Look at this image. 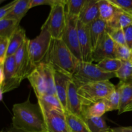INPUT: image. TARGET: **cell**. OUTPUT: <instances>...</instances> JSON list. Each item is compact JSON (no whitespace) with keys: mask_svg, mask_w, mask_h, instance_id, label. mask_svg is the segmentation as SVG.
Wrapping results in <instances>:
<instances>
[{"mask_svg":"<svg viewBox=\"0 0 132 132\" xmlns=\"http://www.w3.org/2000/svg\"><path fill=\"white\" fill-rule=\"evenodd\" d=\"M106 106L107 112L118 110L120 106V93L116 86V88L103 99Z\"/></svg>","mask_w":132,"mask_h":132,"instance_id":"30","label":"cell"},{"mask_svg":"<svg viewBox=\"0 0 132 132\" xmlns=\"http://www.w3.org/2000/svg\"><path fill=\"white\" fill-rule=\"evenodd\" d=\"M107 112L106 106L101 100L88 106H82V118L84 120L92 117H101Z\"/></svg>","mask_w":132,"mask_h":132,"instance_id":"21","label":"cell"},{"mask_svg":"<svg viewBox=\"0 0 132 132\" xmlns=\"http://www.w3.org/2000/svg\"><path fill=\"white\" fill-rule=\"evenodd\" d=\"M29 81L37 99L47 94V88L41 63L28 76Z\"/></svg>","mask_w":132,"mask_h":132,"instance_id":"14","label":"cell"},{"mask_svg":"<svg viewBox=\"0 0 132 132\" xmlns=\"http://www.w3.org/2000/svg\"><path fill=\"white\" fill-rule=\"evenodd\" d=\"M30 9V0H17L13 9L5 18L20 22Z\"/></svg>","mask_w":132,"mask_h":132,"instance_id":"22","label":"cell"},{"mask_svg":"<svg viewBox=\"0 0 132 132\" xmlns=\"http://www.w3.org/2000/svg\"><path fill=\"white\" fill-rule=\"evenodd\" d=\"M116 88L110 81H98L81 86L77 93L82 106H88L103 100Z\"/></svg>","mask_w":132,"mask_h":132,"instance_id":"4","label":"cell"},{"mask_svg":"<svg viewBox=\"0 0 132 132\" xmlns=\"http://www.w3.org/2000/svg\"><path fill=\"white\" fill-rule=\"evenodd\" d=\"M26 32L22 27L19 26L9 39V47H8L7 57L14 55L18 50L22 46L27 40Z\"/></svg>","mask_w":132,"mask_h":132,"instance_id":"19","label":"cell"},{"mask_svg":"<svg viewBox=\"0 0 132 132\" xmlns=\"http://www.w3.org/2000/svg\"><path fill=\"white\" fill-rule=\"evenodd\" d=\"M91 132H110V128L103 117H92L85 119Z\"/></svg>","mask_w":132,"mask_h":132,"instance_id":"26","label":"cell"},{"mask_svg":"<svg viewBox=\"0 0 132 132\" xmlns=\"http://www.w3.org/2000/svg\"><path fill=\"white\" fill-rule=\"evenodd\" d=\"M55 90L57 97L61 103L64 112L67 111V99L68 84L72 80L69 76L55 70Z\"/></svg>","mask_w":132,"mask_h":132,"instance_id":"16","label":"cell"},{"mask_svg":"<svg viewBox=\"0 0 132 132\" xmlns=\"http://www.w3.org/2000/svg\"><path fill=\"white\" fill-rule=\"evenodd\" d=\"M1 132H27V131H22V130H18V129L15 128H14L12 126L10 128H9L7 129H5V130H3V131H1Z\"/></svg>","mask_w":132,"mask_h":132,"instance_id":"41","label":"cell"},{"mask_svg":"<svg viewBox=\"0 0 132 132\" xmlns=\"http://www.w3.org/2000/svg\"><path fill=\"white\" fill-rule=\"evenodd\" d=\"M116 57L122 61L132 59V50L126 45H121L116 44Z\"/></svg>","mask_w":132,"mask_h":132,"instance_id":"32","label":"cell"},{"mask_svg":"<svg viewBox=\"0 0 132 132\" xmlns=\"http://www.w3.org/2000/svg\"><path fill=\"white\" fill-rule=\"evenodd\" d=\"M51 6L54 5H57V4H62V5H65V0H50Z\"/></svg>","mask_w":132,"mask_h":132,"instance_id":"42","label":"cell"},{"mask_svg":"<svg viewBox=\"0 0 132 132\" xmlns=\"http://www.w3.org/2000/svg\"><path fill=\"white\" fill-rule=\"evenodd\" d=\"M116 75L120 81H132V59L123 61L121 67L116 72Z\"/></svg>","mask_w":132,"mask_h":132,"instance_id":"29","label":"cell"},{"mask_svg":"<svg viewBox=\"0 0 132 132\" xmlns=\"http://www.w3.org/2000/svg\"><path fill=\"white\" fill-rule=\"evenodd\" d=\"M16 1L17 0H14L9 3L5 5V6L0 7V20L5 19L6 18V15L9 14V12L13 9Z\"/></svg>","mask_w":132,"mask_h":132,"instance_id":"36","label":"cell"},{"mask_svg":"<svg viewBox=\"0 0 132 132\" xmlns=\"http://www.w3.org/2000/svg\"><path fill=\"white\" fill-rule=\"evenodd\" d=\"M21 81L16 73L14 55L7 57L4 63V82L2 89L3 93L9 92L17 88Z\"/></svg>","mask_w":132,"mask_h":132,"instance_id":"11","label":"cell"},{"mask_svg":"<svg viewBox=\"0 0 132 132\" xmlns=\"http://www.w3.org/2000/svg\"><path fill=\"white\" fill-rule=\"evenodd\" d=\"M28 39H27L24 44L14 55L16 73L21 81L27 78L30 73L33 71L28 57Z\"/></svg>","mask_w":132,"mask_h":132,"instance_id":"9","label":"cell"},{"mask_svg":"<svg viewBox=\"0 0 132 132\" xmlns=\"http://www.w3.org/2000/svg\"><path fill=\"white\" fill-rule=\"evenodd\" d=\"M99 0H86L78 16L79 21L85 24H89L99 18Z\"/></svg>","mask_w":132,"mask_h":132,"instance_id":"17","label":"cell"},{"mask_svg":"<svg viewBox=\"0 0 132 132\" xmlns=\"http://www.w3.org/2000/svg\"><path fill=\"white\" fill-rule=\"evenodd\" d=\"M131 15H132V12H131Z\"/></svg>","mask_w":132,"mask_h":132,"instance_id":"45","label":"cell"},{"mask_svg":"<svg viewBox=\"0 0 132 132\" xmlns=\"http://www.w3.org/2000/svg\"><path fill=\"white\" fill-rule=\"evenodd\" d=\"M88 27L92 46L94 50V49L97 45L98 43L100 41L104 34L106 32L107 23L101 18H98L89 24Z\"/></svg>","mask_w":132,"mask_h":132,"instance_id":"18","label":"cell"},{"mask_svg":"<svg viewBox=\"0 0 132 132\" xmlns=\"http://www.w3.org/2000/svg\"><path fill=\"white\" fill-rule=\"evenodd\" d=\"M6 1V0H0V4L2 3L3 2H4V1Z\"/></svg>","mask_w":132,"mask_h":132,"instance_id":"44","label":"cell"},{"mask_svg":"<svg viewBox=\"0 0 132 132\" xmlns=\"http://www.w3.org/2000/svg\"><path fill=\"white\" fill-rule=\"evenodd\" d=\"M114 77L116 73L105 72L92 63L80 61L72 76V80L79 88L90 82L110 81Z\"/></svg>","mask_w":132,"mask_h":132,"instance_id":"3","label":"cell"},{"mask_svg":"<svg viewBox=\"0 0 132 132\" xmlns=\"http://www.w3.org/2000/svg\"><path fill=\"white\" fill-rule=\"evenodd\" d=\"M112 132H132L131 126H121V127L111 128Z\"/></svg>","mask_w":132,"mask_h":132,"instance_id":"39","label":"cell"},{"mask_svg":"<svg viewBox=\"0 0 132 132\" xmlns=\"http://www.w3.org/2000/svg\"><path fill=\"white\" fill-rule=\"evenodd\" d=\"M52 38L46 28L41 27L39 34L33 39H28V52L32 69L42 63L50 49Z\"/></svg>","mask_w":132,"mask_h":132,"instance_id":"5","label":"cell"},{"mask_svg":"<svg viewBox=\"0 0 132 132\" xmlns=\"http://www.w3.org/2000/svg\"><path fill=\"white\" fill-rule=\"evenodd\" d=\"M43 62L50 63L54 70L72 77L79 61L62 39H52L50 49Z\"/></svg>","mask_w":132,"mask_h":132,"instance_id":"2","label":"cell"},{"mask_svg":"<svg viewBox=\"0 0 132 132\" xmlns=\"http://www.w3.org/2000/svg\"><path fill=\"white\" fill-rule=\"evenodd\" d=\"M120 93L118 114L132 111V81H120L117 86Z\"/></svg>","mask_w":132,"mask_h":132,"instance_id":"13","label":"cell"},{"mask_svg":"<svg viewBox=\"0 0 132 132\" xmlns=\"http://www.w3.org/2000/svg\"><path fill=\"white\" fill-rule=\"evenodd\" d=\"M41 109L43 112L48 132H72L67 124L65 112L63 109Z\"/></svg>","mask_w":132,"mask_h":132,"instance_id":"8","label":"cell"},{"mask_svg":"<svg viewBox=\"0 0 132 132\" xmlns=\"http://www.w3.org/2000/svg\"><path fill=\"white\" fill-rule=\"evenodd\" d=\"M119 9L131 14L132 12V0H108Z\"/></svg>","mask_w":132,"mask_h":132,"instance_id":"34","label":"cell"},{"mask_svg":"<svg viewBox=\"0 0 132 132\" xmlns=\"http://www.w3.org/2000/svg\"><path fill=\"white\" fill-rule=\"evenodd\" d=\"M38 103L41 108L45 110L59 108L64 110L61 103L55 95H45L37 99Z\"/></svg>","mask_w":132,"mask_h":132,"instance_id":"27","label":"cell"},{"mask_svg":"<svg viewBox=\"0 0 132 132\" xmlns=\"http://www.w3.org/2000/svg\"><path fill=\"white\" fill-rule=\"evenodd\" d=\"M116 43L106 32L93 50L92 61L99 63L106 58H116Z\"/></svg>","mask_w":132,"mask_h":132,"instance_id":"10","label":"cell"},{"mask_svg":"<svg viewBox=\"0 0 132 132\" xmlns=\"http://www.w3.org/2000/svg\"><path fill=\"white\" fill-rule=\"evenodd\" d=\"M78 21V17L67 13V24L61 39L74 56L82 61L77 30Z\"/></svg>","mask_w":132,"mask_h":132,"instance_id":"7","label":"cell"},{"mask_svg":"<svg viewBox=\"0 0 132 132\" xmlns=\"http://www.w3.org/2000/svg\"><path fill=\"white\" fill-rule=\"evenodd\" d=\"M110 132H112V131H110Z\"/></svg>","mask_w":132,"mask_h":132,"instance_id":"46","label":"cell"},{"mask_svg":"<svg viewBox=\"0 0 132 132\" xmlns=\"http://www.w3.org/2000/svg\"><path fill=\"white\" fill-rule=\"evenodd\" d=\"M79 43L81 50L82 61L86 63H92L93 49L92 46L91 39L90 36L88 24H85L78 21Z\"/></svg>","mask_w":132,"mask_h":132,"instance_id":"12","label":"cell"},{"mask_svg":"<svg viewBox=\"0 0 132 132\" xmlns=\"http://www.w3.org/2000/svg\"><path fill=\"white\" fill-rule=\"evenodd\" d=\"M4 82V64H0V87H2Z\"/></svg>","mask_w":132,"mask_h":132,"instance_id":"40","label":"cell"},{"mask_svg":"<svg viewBox=\"0 0 132 132\" xmlns=\"http://www.w3.org/2000/svg\"><path fill=\"white\" fill-rule=\"evenodd\" d=\"M40 5H49L51 6L50 0H30V9Z\"/></svg>","mask_w":132,"mask_h":132,"instance_id":"38","label":"cell"},{"mask_svg":"<svg viewBox=\"0 0 132 132\" xmlns=\"http://www.w3.org/2000/svg\"><path fill=\"white\" fill-rule=\"evenodd\" d=\"M12 126L27 132H48L41 106L33 104L29 97L26 101L14 104Z\"/></svg>","mask_w":132,"mask_h":132,"instance_id":"1","label":"cell"},{"mask_svg":"<svg viewBox=\"0 0 132 132\" xmlns=\"http://www.w3.org/2000/svg\"><path fill=\"white\" fill-rule=\"evenodd\" d=\"M9 38L0 37V64H4L7 57Z\"/></svg>","mask_w":132,"mask_h":132,"instance_id":"35","label":"cell"},{"mask_svg":"<svg viewBox=\"0 0 132 132\" xmlns=\"http://www.w3.org/2000/svg\"><path fill=\"white\" fill-rule=\"evenodd\" d=\"M119 9L108 0H99V18L108 23L116 14Z\"/></svg>","mask_w":132,"mask_h":132,"instance_id":"24","label":"cell"},{"mask_svg":"<svg viewBox=\"0 0 132 132\" xmlns=\"http://www.w3.org/2000/svg\"><path fill=\"white\" fill-rule=\"evenodd\" d=\"M67 24L65 5L62 4L51 6L50 13L42 27L46 28L54 39H61Z\"/></svg>","mask_w":132,"mask_h":132,"instance_id":"6","label":"cell"},{"mask_svg":"<svg viewBox=\"0 0 132 132\" xmlns=\"http://www.w3.org/2000/svg\"><path fill=\"white\" fill-rule=\"evenodd\" d=\"M77 85L72 80L68 84L67 99V111L82 117V104L77 93Z\"/></svg>","mask_w":132,"mask_h":132,"instance_id":"15","label":"cell"},{"mask_svg":"<svg viewBox=\"0 0 132 132\" xmlns=\"http://www.w3.org/2000/svg\"><path fill=\"white\" fill-rule=\"evenodd\" d=\"M20 22H18L14 19H3L0 20V37H11L14 31L19 27Z\"/></svg>","mask_w":132,"mask_h":132,"instance_id":"25","label":"cell"},{"mask_svg":"<svg viewBox=\"0 0 132 132\" xmlns=\"http://www.w3.org/2000/svg\"><path fill=\"white\" fill-rule=\"evenodd\" d=\"M86 0H65L67 13L70 15L79 16Z\"/></svg>","mask_w":132,"mask_h":132,"instance_id":"31","label":"cell"},{"mask_svg":"<svg viewBox=\"0 0 132 132\" xmlns=\"http://www.w3.org/2000/svg\"><path fill=\"white\" fill-rule=\"evenodd\" d=\"M0 132H1V131H0Z\"/></svg>","mask_w":132,"mask_h":132,"instance_id":"47","label":"cell"},{"mask_svg":"<svg viewBox=\"0 0 132 132\" xmlns=\"http://www.w3.org/2000/svg\"><path fill=\"white\" fill-rule=\"evenodd\" d=\"M3 92L2 87H0V101L3 99Z\"/></svg>","mask_w":132,"mask_h":132,"instance_id":"43","label":"cell"},{"mask_svg":"<svg viewBox=\"0 0 132 132\" xmlns=\"http://www.w3.org/2000/svg\"><path fill=\"white\" fill-rule=\"evenodd\" d=\"M67 124L72 132H91L87 124L82 117L65 112Z\"/></svg>","mask_w":132,"mask_h":132,"instance_id":"23","label":"cell"},{"mask_svg":"<svg viewBox=\"0 0 132 132\" xmlns=\"http://www.w3.org/2000/svg\"><path fill=\"white\" fill-rule=\"evenodd\" d=\"M106 32L116 44L126 45L123 29H112L106 28Z\"/></svg>","mask_w":132,"mask_h":132,"instance_id":"33","label":"cell"},{"mask_svg":"<svg viewBox=\"0 0 132 132\" xmlns=\"http://www.w3.org/2000/svg\"><path fill=\"white\" fill-rule=\"evenodd\" d=\"M107 23V28L123 29L132 24V15L123 10H119L113 18Z\"/></svg>","mask_w":132,"mask_h":132,"instance_id":"20","label":"cell"},{"mask_svg":"<svg viewBox=\"0 0 132 132\" xmlns=\"http://www.w3.org/2000/svg\"><path fill=\"white\" fill-rule=\"evenodd\" d=\"M123 31L125 33L126 46L132 50V24L123 28Z\"/></svg>","mask_w":132,"mask_h":132,"instance_id":"37","label":"cell"},{"mask_svg":"<svg viewBox=\"0 0 132 132\" xmlns=\"http://www.w3.org/2000/svg\"><path fill=\"white\" fill-rule=\"evenodd\" d=\"M122 63V61L117 58H106L97 63V65L105 72L116 73L120 69Z\"/></svg>","mask_w":132,"mask_h":132,"instance_id":"28","label":"cell"}]
</instances>
